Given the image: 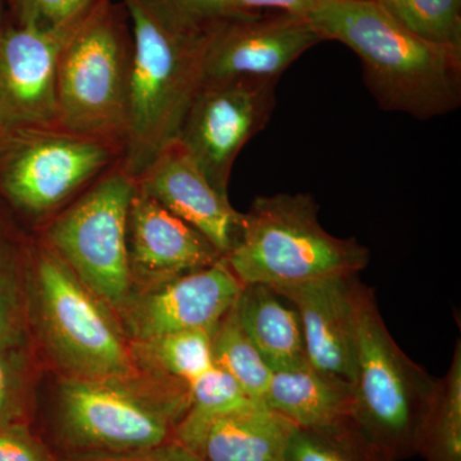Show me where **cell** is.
Returning a JSON list of instances; mask_svg holds the SVG:
<instances>
[{"instance_id":"cell-1","label":"cell","mask_w":461,"mask_h":461,"mask_svg":"<svg viewBox=\"0 0 461 461\" xmlns=\"http://www.w3.org/2000/svg\"><path fill=\"white\" fill-rule=\"evenodd\" d=\"M190 384L138 371L107 378L53 375L45 439L60 460L131 453L175 441Z\"/></svg>"},{"instance_id":"cell-2","label":"cell","mask_w":461,"mask_h":461,"mask_svg":"<svg viewBox=\"0 0 461 461\" xmlns=\"http://www.w3.org/2000/svg\"><path fill=\"white\" fill-rule=\"evenodd\" d=\"M323 41L360 58L364 84L387 112L430 120L461 104V50L424 41L372 0H329L309 18Z\"/></svg>"},{"instance_id":"cell-3","label":"cell","mask_w":461,"mask_h":461,"mask_svg":"<svg viewBox=\"0 0 461 461\" xmlns=\"http://www.w3.org/2000/svg\"><path fill=\"white\" fill-rule=\"evenodd\" d=\"M29 327L44 369L74 378L138 371L117 314L33 233Z\"/></svg>"},{"instance_id":"cell-4","label":"cell","mask_w":461,"mask_h":461,"mask_svg":"<svg viewBox=\"0 0 461 461\" xmlns=\"http://www.w3.org/2000/svg\"><path fill=\"white\" fill-rule=\"evenodd\" d=\"M131 25L129 127L122 166L133 178L177 139L185 115L204 81L209 33L167 23L147 0H122Z\"/></svg>"},{"instance_id":"cell-5","label":"cell","mask_w":461,"mask_h":461,"mask_svg":"<svg viewBox=\"0 0 461 461\" xmlns=\"http://www.w3.org/2000/svg\"><path fill=\"white\" fill-rule=\"evenodd\" d=\"M311 194L257 196L242 213L238 242L224 257L242 285L288 286L357 275L368 266V249L321 227Z\"/></svg>"},{"instance_id":"cell-6","label":"cell","mask_w":461,"mask_h":461,"mask_svg":"<svg viewBox=\"0 0 461 461\" xmlns=\"http://www.w3.org/2000/svg\"><path fill=\"white\" fill-rule=\"evenodd\" d=\"M114 142L62 126L0 130V199L32 233L122 162Z\"/></svg>"},{"instance_id":"cell-7","label":"cell","mask_w":461,"mask_h":461,"mask_svg":"<svg viewBox=\"0 0 461 461\" xmlns=\"http://www.w3.org/2000/svg\"><path fill=\"white\" fill-rule=\"evenodd\" d=\"M436 378L396 344L375 291L357 290V366L353 418L364 435L395 461L414 456L418 429Z\"/></svg>"},{"instance_id":"cell-8","label":"cell","mask_w":461,"mask_h":461,"mask_svg":"<svg viewBox=\"0 0 461 461\" xmlns=\"http://www.w3.org/2000/svg\"><path fill=\"white\" fill-rule=\"evenodd\" d=\"M131 65L132 36L111 8L96 2L67 39L58 62L59 126L124 150Z\"/></svg>"},{"instance_id":"cell-9","label":"cell","mask_w":461,"mask_h":461,"mask_svg":"<svg viewBox=\"0 0 461 461\" xmlns=\"http://www.w3.org/2000/svg\"><path fill=\"white\" fill-rule=\"evenodd\" d=\"M135 190L121 162L35 233L114 313L132 294L126 230Z\"/></svg>"},{"instance_id":"cell-10","label":"cell","mask_w":461,"mask_h":461,"mask_svg":"<svg viewBox=\"0 0 461 461\" xmlns=\"http://www.w3.org/2000/svg\"><path fill=\"white\" fill-rule=\"evenodd\" d=\"M278 80L204 81L177 140L218 193L229 196L236 158L271 120Z\"/></svg>"},{"instance_id":"cell-11","label":"cell","mask_w":461,"mask_h":461,"mask_svg":"<svg viewBox=\"0 0 461 461\" xmlns=\"http://www.w3.org/2000/svg\"><path fill=\"white\" fill-rule=\"evenodd\" d=\"M242 287L223 257L208 268L133 291L115 314L130 342L213 330L236 304Z\"/></svg>"},{"instance_id":"cell-12","label":"cell","mask_w":461,"mask_h":461,"mask_svg":"<svg viewBox=\"0 0 461 461\" xmlns=\"http://www.w3.org/2000/svg\"><path fill=\"white\" fill-rule=\"evenodd\" d=\"M321 41L309 18L286 14L229 18L209 33L204 81L280 80L297 58Z\"/></svg>"},{"instance_id":"cell-13","label":"cell","mask_w":461,"mask_h":461,"mask_svg":"<svg viewBox=\"0 0 461 461\" xmlns=\"http://www.w3.org/2000/svg\"><path fill=\"white\" fill-rule=\"evenodd\" d=\"M71 30L11 26L0 32V127L59 126L57 72Z\"/></svg>"},{"instance_id":"cell-14","label":"cell","mask_w":461,"mask_h":461,"mask_svg":"<svg viewBox=\"0 0 461 461\" xmlns=\"http://www.w3.org/2000/svg\"><path fill=\"white\" fill-rule=\"evenodd\" d=\"M126 242L132 293L208 268L223 258L203 233L138 187L127 215Z\"/></svg>"},{"instance_id":"cell-15","label":"cell","mask_w":461,"mask_h":461,"mask_svg":"<svg viewBox=\"0 0 461 461\" xmlns=\"http://www.w3.org/2000/svg\"><path fill=\"white\" fill-rule=\"evenodd\" d=\"M357 276L271 287L299 314L309 366L350 384L357 366Z\"/></svg>"},{"instance_id":"cell-16","label":"cell","mask_w":461,"mask_h":461,"mask_svg":"<svg viewBox=\"0 0 461 461\" xmlns=\"http://www.w3.org/2000/svg\"><path fill=\"white\" fill-rule=\"evenodd\" d=\"M136 187L205 236L223 257L238 242L242 213L218 193L176 139L136 177Z\"/></svg>"},{"instance_id":"cell-17","label":"cell","mask_w":461,"mask_h":461,"mask_svg":"<svg viewBox=\"0 0 461 461\" xmlns=\"http://www.w3.org/2000/svg\"><path fill=\"white\" fill-rule=\"evenodd\" d=\"M296 429L280 412L254 402L212 421L196 455L204 461H287Z\"/></svg>"},{"instance_id":"cell-18","label":"cell","mask_w":461,"mask_h":461,"mask_svg":"<svg viewBox=\"0 0 461 461\" xmlns=\"http://www.w3.org/2000/svg\"><path fill=\"white\" fill-rule=\"evenodd\" d=\"M236 309L242 329L272 372L308 366L299 314L275 290L264 285H245Z\"/></svg>"},{"instance_id":"cell-19","label":"cell","mask_w":461,"mask_h":461,"mask_svg":"<svg viewBox=\"0 0 461 461\" xmlns=\"http://www.w3.org/2000/svg\"><path fill=\"white\" fill-rule=\"evenodd\" d=\"M264 403L299 429L330 426L353 417V384L305 366L273 372Z\"/></svg>"},{"instance_id":"cell-20","label":"cell","mask_w":461,"mask_h":461,"mask_svg":"<svg viewBox=\"0 0 461 461\" xmlns=\"http://www.w3.org/2000/svg\"><path fill=\"white\" fill-rule=\"evenodd\" d=\"M32 245V230L0 199V345L36 353L29 327Z\"/></svg>"},{"instance_id":"cell-21","label":"cell","mask_w":461,"mask_h":461,"mask_svg":"<svg viewBox=\"0 0 461 461\" xmlns=\"http://www.w3.org/2000/svg\"><path fill=\"white\" fill-rule=\"evenodd\" d=\"M415 455L426 461H461L460 339L447 373L436 379L418 429Z\"/></svg>"},{"instance_id":"cell-22","label":"cell","mask_w":461,"mask_h":461,"mask_svg":"<svg viewBox=\"0 0 461 461\" xmlns=\"http://www.w3.org/2000/svg\"><path fill=\"white\" fill-rule=\"evenodd\" d=\"M214 330H189L168 333L144 342H131L139 368L193 384L213 364Z\"/></svg>"},{"instance_id":"cell-23","label":"cell","mask_w":461,"mask_h":461,"mask_svg":"<svg viewBox=\"0 0 461 461\" xmlns=\"http://www.w3.org/2000/svg\"><path fill=\"white\" fill-rule=\"evenodd\" d=\"M254 402L230 375L212 366L190 384L189 409L176 429V441L196 454L212 421Z\"/></svg>"},{"instance_id":"cell-24","label":"cell","mask_w":461,"mask_h":461,"mask_svg":"<svg viewBox=\"0 0 461 461\" xmlns=\"http://www.w3.org/2000/svg\"><path fill=\"white\" fill-rule=\"evenodd\" d=\"M213 364L235 379L250 399L264 402L273 372L240 323L236 304L215 327Z\"/></svg>"},{"instance_id":"cell-25","label":"cell","mask_w":461,"mask_h":461,"mask_svg":"<svg viewBox=\"0 0 461 461\" xmlns=\"http://www.w3.org/2000/svg\"><path fill=\"white\" fill-rule=\"evenodd\" d=\"M287 461H395L346 418L330 426L299 429L287 450Z\"/></svg>"},{"instance_id":"cell-26","label":"cell","mask_w":461,"mask_h":461,"mask_svg":"<svg viewBox=\"0 0 461 461\" xmlns=\"http://www.w3.org/2000/svg\"><path fill=\"white\" fill-rule=\"evenodd\" d=\"M42 371L33 351L0 345V426L33 424Z\"/></svg>"},{"instance_id":"cell-27","label":"cell","mask_w":461,"mask_h":461,"mask_svg":"<svg viewBox=\"0 0 461 461\" xmlns=\"http://www.w3.org/2000/svg\"><path fill=\"white\" fill-rule=\"evenodd\" d=\"M424 41L461 50V0H372Z\"/></svg>"},{"instance_id":"cell-28","label":"cell","mask_w":461,"mask_h":461,"mask_svg":"<svg viewBox=\"0 0 461 461\" xmlns=\"http://www.w3.org/2000/svg\"><path fill=\"white\" fill-rule=\"evenodd\" d=\"M167 23L184 32L208 33L223 21L240 16L230 0H147Z\"/></svg>"},{"instance_id":"cell-29","label":"cell","mask_w":461,"mask_h":461,"mask_svg":"<svg viewBox=\"0 0 461 461\" xmlns=\"http://www.w3.org/2000/svg\"><path fill=\"white\" fill-rule=\"evenodd\" d=\"M98 0H12L16 25L71 30L86 17Z\"/></svg>"},{"instance_id":"cell-30","label":"cell","mask_w":461,"mask_h":461,"mask_svg":"<svg viewBox=\"0 0 461 461\" xmlns=\"http://www.w3.org/2000/svg\"><path fill=\"white\" fill-rule=\"evenodd\" d=\"M0 461H62L33 424L0 426Z\"/></svg>"},{"instance_id":"cell-31","label":"cell","mask_w":461,"mask_h":461,"mask_svg":"<svg viewBox=\"0 0 461 461\" xmlns=\"http://www.w3.org/2000/svg\"><path fill=\"white\" fill-rule=\"evenodd\" d=\"M329 0H230L240 16H254L262 11L311 18Z\"/></svg>"},{"instance_id":"cell-32","label":"cell","mask_w":461,"mask_h":461,"mask_svg":"<svg viewBox=\"0 0 461 461\" xmlns=\"http://www.w3.org/2000/svg\"><path fill=\"white\" fill-rule=\"evenodd\" d=\"M65 461H204L199 455L193 453L186 446L178 441H169L166 444L144 448V450L131 451L114 455H102V456L77 457Z\"/></svg>"},{"instance_id":"cell-33","label":"cell","mask_w":461,"mask_h":461,"mask_svg":"<svg viewBox=\"0 0 461 461\" xmlns=\"http://www.w3.org/2000/svg\"><path fill=\"white\" fill-rule=\"evenodd\" d=\"M0 130H2V127H0Z\"/></svg>"}]
</instances>
